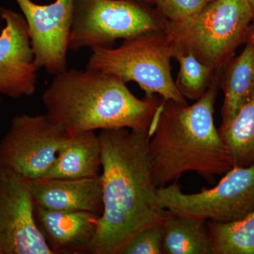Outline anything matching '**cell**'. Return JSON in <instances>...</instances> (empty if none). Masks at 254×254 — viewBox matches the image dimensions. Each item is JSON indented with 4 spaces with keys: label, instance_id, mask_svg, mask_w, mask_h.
Returning a JSON list of instances; mask_svg holds the SVG:
<instances>
[{
    "label": "cell",
    "instance_id": "8",
    "mask_svg": "<svg viewBox=\"0 0 254 254\" xmlns=\"http://www.w3.org/2000/svg\"><path fill=\"white\" fill-rule=\"evenodd\" d=\"M69 135L46 113L16 115L0 141V164L30 181L43 178Z\"/></svg>",
    "mask_w": 254,
    "mask_h": 254
},
{
    "label": "cell",
    "instance_id": "19",
    "mask_svg": "<svg viewBox=\"0 0 254 254\" xmlns=\"http://www.w3.org/2000/svg\"><path fill=\"white\" fill-rule=\"evenodd\" d=\"M173 58L180 65L175 81L177 89L185 99H199L211 85L216 70L202 63L190 53H177Z\"/></svg>",
    "mask_w": 254,
    "mask_h": 254
},
{
    "label": "cell",
    "instance_id": "20",
    "mask_svg": "<svg viewBox=\"0 0 254 254\" xmlns=\"http://www.w3.org/2000/svg\"><path fill=\"white\" fill-rule=\"evenodd\" d=\"M168 21H180L196 14L213 0H149Z\"/></svg>",
    "mask_w": 254,
    "mask_h": 254
},
{
    "label": "cell",
    "instance_id": "16",
    "mask_svg": "<svg viewBox=\"0 0 254 254\" xmlns=\"http://www.w3.org/2000/svg\"><path fill=\"white\" fill-rule=\"evenodd\" d=\"M163 254H215L208 221L172 213L163 223Z\"/></svg>",
    "mask_w": 254,
    "mask_h": 254
},
{
    "label": "cell",
    "instance_id": "10",
    "mask_svg": "<svg viewBox=\"0 0 254 254\" xmlns=\"http://www.w3.org/2000/svg\"><path fill=\"white\" fill-rule=\"evenodd\" d=\"M15 1L27 23L37 66L53 75L63 72L66 69L73 0L45 5L32 0Z\"/></svg>",
    "mask_w": 254,
    "mask_h": 254
},
{
    "label": "cell",
    "instance_id": "12",
    "mask_svg": "<svg viewBox=\"0 0 254 254\" xmlns=\"http://www.w3.org/2000/svg\"><path fill=\"white\" fill-rule=\"evenodd\" d=\"M34 216L53 254H80L88 253L100 215L86 211L48 210L35 205Z\"/></svg>",
    "mask_w": 254,
    "mask_h": 254
},
{
    "label": "cell",
    "instance_id": "15",
    "mask_svg": "<svg viewBox=\"0 0 254 254\" xmlns=\"http://www.w3.org/2000/svg\"><path fill=\"white\" fill-rule=\"evenodd\" d=\"M220 86L224 93L222 128L230 125L254 95V48L250 43L237 58L220 68Z\"/></svg>",
    "mask_w": 254,
    "mask_h": 254
},
{
    "label": "cell",
    "instance_id": "9",
    "mask_svg": "<svg viewBox=\"0 0 254 254\" xmlns=\"http://www.w3.org/2000/svg\"><path fill=\"white\" fill-rule=\"evenodd\" d=\"M31 181L0 164L1 254H53L34 216Z\"/></svg>",
    "mask_w": 254,
    "mask_h": 254
},
{
    "label": "cell",
    "instance_id": "7",
    "mask_svg": "<svg viewBox=\"0 0 254 254\" xmlns=\"http://www.w3.org/2000/svg\"><path fill=\"white\" fill-rule=\"evenodd\" d=\"M158 203L175 215L215 222H230L254 211V165L234 167L212 189L183 193L176 182L158 188Z\"/></svg>",
    "mask_w": 254,
    "mask_h": 254
},
{
    "label": "cell",
    "instance_id": "24",
    "mask_svg": "<svg viewBox=\"0 0 254 254\" xmlns=\"http://www.w3.org/2000/svg\"><path fill=\"white\" fill-rule=\"evenodd\" d=\"M139 1H143L144 3H149L150 4L149 0H139Z\"/></svg>",
    "mask_w": 254,
    "mask_h": 254
},
{
    "label": "cell",
    "instance_id": "3",
    "mask_svg": "<svg viewBox=\"0 0 254 254\" xmlns=\"http://www.w3.org/2000/svg\"><path fill=\"white\" fill-rule=\"evenodd\" d=\"M46 114L70 135L95 130L150 129L161 102L140 99L121 78L100 70L67 69L55 75L42 97Z\"/></svg>",
    "mask_w": 254,
    "mask_h": 254
},
{
    "label": "cell",
    "instance_id": "23",
    "mask_svg": "<svg viewBox=\"0 0 254 254\" xmlns=\"http://www.w3.org/2000/svg\"><path fill=\"white\" fill-rule=\"evenodd\" d=\"M249 2L250 3V4L252 5V7L254 10V0H248Z\"/></svg>",
    "mask_w": 254,
    "mask_h": 254
},
{
    "label": "cell",
    "instance_id": "11",
    "mask_svg": "<svg viewBox=\"0 0 254 254\" xmlns=\"http://www.w3.org/2000/svg\"><path fill=\"white\" fill-rule=\"evenodd\" d=\"M0 93L11 98L33 94L37 71L27 23L22 14L0 8Z\"/></svg>",
    "mask_w": 254,
    "mask_h": 254
},
{
    "label": "cell",
    "instance_id": "4",
    "mask_svg": "<svg viewBox=\"0 0 254 254\" xmlns=\"http://www.w3.org/2000/svg\"><path fill=\"white\" fill-rule=\"evenodd\" d=\"M254 16L248 0H213L190 17L168 21L165 33L172 55L190 53L214 69H220L247 39Z\"/></svg>",
    "mask_w": 254,
    "mask_h": 254
},
{
    "label": "cell",
    "instance_id": "5",
    "mask_svg": "<svg viewBox=\"0 0 254 254\" xmlns=\"http://www.w3.org/2000/svg\"><path fill=\"white\" fill-rule=\"evenodd\" d=\"M91 50L87 68L116 75L125 83L135 82L149 98L158 94L163 101L188 104L172 75V48L165 32H150L125 40L116 48Z\"/></svg>",
    "mask_w": 254,
    "mask_h": 254
},
{
    "label": "cell",
    "instance_id": "14",
    "mask_svg": "<svg viewBox=\"0 0 254 254\" xmlns=\"http://www.w3.org/2000/svg\"><path fill=\"white\" fill-rule=\"evenodd\" d=\"M101 170L99 137L95 131L69 135L54 164L42 179H78L98 176Z\"/></svg>",
    "mask_w": 254,
    "mask_h": 254
},
{
    "label": "cell",
    "instance_id": "21",
    "mask_svg": "<svg viewBox=\"0 0 254 254\" xmlns=\"http://www.w3.org/2000/svg\"><path fill=\"white\" fill-rule=\"evenodd\" d=\"M163 254V225L143 229L132 237L123 254Z\"/></svg>",
    "mask_w": 254,
    "mask_h": 254
},
{
    "label": "cell",
    "instance_id": "2",
    "mask_svg": "<svg viewBox=\"0 0 254 254\" xmlns=\"http://www.w3.org/2000/svg\"><path fill=\"white\" fill-rule=\"evenodd\" d=\"M215 71L205 94L191 105L162 100L150 128L148 151L155 186H166L183 174L195 172L209 182L233 168L226 145L214 124L215 100L220 88Z\"/></svg>",
    "mask_w": 254,
    "mask_h": 254
},
{
    "label": "cell",
    "instance_id": "1",
    "mask_svg": "<svg viewBox=\"0 0 254 254\" xmlns=\"http://www.w3.org/2000/svg\"><path fill=\"white\" fill-rule=\"evenodd\" d=\"M103 211L88 254H123L128 242L171 215L158 203L150 170V129L101 130Z\"/></svg>",
    "mask_w": 254,
    "mask_h": 254
},
{
    "label": "cell",
    "instance_id": "18",
    "mask_svg": "<svg viewBox=\"0 0 254 254\" xmlns=\"http://www.w3.org/2000/svg\"><path fill=\"white\" fill-rule=\"evenodd\" d=\"M215 254H254V211L230 222L208 221Z\"/></svg>",
    "mask_w": 254,
    "mask_h": 254
},
{
    "label": "cell",
    "instance_id": "25",
    "mask_svg": "<svg viewBox=\"0 0 254 254\" xmlns=\"http://www.w3.org/2000/svg\"><path fill=\"white\" fill-rule=\"evenodd\" d=\"M1 98H0V105H1Z\"/></svg>",
    "mask_w": 254,
    "mask_h": 254
},
{
    "label": "cell",
    "instance_id": "26",
    "mask_svg": "<svg viewBox=\"0 0 254 254\" xmlns=\"http://www.w3.org/2000/svg\"><path fill=\"white\" fill-rule=\"evenodd\" d=\"M0 254H1V251H0Z\"/></svg>",
    "mask_w": 254,
    "mask_h": 254
},
{
    "label": "cell",
    "instance_id": "6",
    "mask_svg": "<svg viewBox=\"0 0 254 254\" xmlns=\"http://www.w3.org/2000/svg\"><path fill=\"white\" fill-rule=\"evenodd\" d=\"M139 0H73L68 49L112 48L118 39L164 31L168 20Z\"/></svg>",
    "mask_w": 254,
    "mask_h": 254
},
{
    "label": "cell",
    "instance_id": "17",
    "mask_svg": "<svg viewBox=\"0 0 254 254\" xmlns=\"http://www.w3.org/2000/svg\"><path fill=\"white\" fill-rule=\"evenodd\" d=\"M234 167L254 165V95L230 125L219 128Z\"/></svg>",
    "mask_w": 254,
    "mask_h": 254
},
{
    "label": "cell",
    "instance_id": "13",
    "mask_svg": "<svg viewBox=\"0 0 254 254\" xmlns=\"http://www.w3.org/2000/svg\"><path fill=\"white\" fill-rule=\"evenodd\" d=\"M35 205L58 211H86L101 215V175L78 179H39L31 181Z\"/></svg>",
    "mask_w": 254,
    "mask_h": 254
},
{
    "label": "cell",
    "instance_id": "22",
    "mask_svg": "<svg viewBox=\"0 0 254 254\" xmlns=\"http://www.w3.org/2000/svg\"><path fill=\"white\" fill-rule=\"evenodd\" d=\"M247 43H250L254 48V16L247 32Z\"/></svg>",
    "mask_w": 254,
    "mask_h": 254
}]
</instances>
